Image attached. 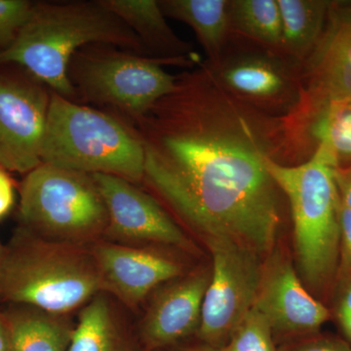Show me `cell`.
Returning <instances> with one entry per match:
<instances>
[{
    "label": "cell",
    "instance_id": "1",
    "mask_svg": "<svg viewBox=\"0 0 351 351\" xmlns=\"http://www.w3.org/2000/svg\"><path fill=\"white\" fill-rule=\"evenodd\" d=\"M133 125L145 151L142 184L168 213L203 240L263 258L274 250L285 197L265 159L280 162V117L237 100L202 61Z\"/></svg>",
    "mask_w": 351,
    "mask_h": 351
},
{
    "label": "cell",
    "instance_id": "2",
    "mask_svg": "<svg viewBox=\"0 0 351 351\" xmlns=\"http://www.w3.org/2000/svg\"><path fill=\"white\" fill-rule=\"evenodd\" d=\"M91 44L147 56L137 36L100 0L34 2L27 24L0 52V64L22 66L51 91L76 103L69 64L76 51Z\"/></svg>",
    "mask_w": 351,
    "mask_h": 351
},
{
    "label": "cell",
    "instance_id": "3",
    "mask_svg": "<svg viewBox=\"0 0 351 351\" xmlns=\"http://www.w3.org/2000/svg\"><path fill=\"white\" fill-rule=\"evenodd\" d=\"M265 167L288 202L298 274L307 290L322 299L334 291L339 265V195L334 165L316 149L307 160L295 165L267 157Z\"/></svg>",
    "mask_w": 351,
    "mask_h": 351
},
{
    "label": "cell",
    "instance_id": "4",
    "mask_svg": "<svg viewBox=\"0 0 351 351\" xmlns=\"http://www.w3.org/2000/svg\"><path fill=\"white\" fill-rule=\"evenodd\" d=\"M101 293L105 283L90 246L51 241L20 226L5 247L0 301L69 315Z\"/></svg>",
    "mask_w": 351,
    "mask_h": 351
},
{
    "label": "cell",
    "instance_id": "5",
    "mask_svg": "<svg viewBox=\"0 0 351 351\" xmlns=\"http://www.w3.org/2000/svg\"><path fill=\"white\" fill-rule=\"evenodd\" d=\"M41 162L142 184L145 151L133 124L51 91Z\"/></svg>",
    "mask_w": 351,
    "mask_h": 351
},
{
    "label": "cell",
    "instance_id": "6",
    "mask_svg": "<svg viewBox=\"0 0 351 351\" xmlns=\"http://www.w3.org/2000/svg\"><path fill=\"white\" fill-rule=\"evenodd\" d=\"M21 226L51 241L91 246L105 239L108 213L93 175L41 163L21 182Z\"/></svg>",
    "mask_w": 351,
    "mask_h": 351
},
{
    "label": "cell",
    "instance_id": "7",
    "mask_svg": "<svg viewBox=\"0 0 351 351\" xmlns=\"http://www.w3.org/2000/svg\"><path fill=\"white\" fill-rule=\"evenodd\" d=\"M164 64H170L115 46L91 44L71 57L68 77L76 103L95 106L133 124L174 89L177 75L167 73Z\"/></svg>",
    "mask_w": 351,
    "mask_h": 351
},
{
    "label": "cell",
    "instance_id": "8",
    "mask_svg": "<svg viewBox=\"0 0 351 351\" xmlns=\"http://www.w3.org/2000/svg\"><path fill=\"white\" fill-rule=\"evenodd\" d=\"M206 63L217 82L237 100L274 117L294 110L301 96V64L232 36L218 63Z\"/></svg>",
    "mask_w": 351,
    "mask_h": 351
},
{
    "label": "cell",
    "instance_id": "9",
    "mask_svg": "<svg viewBox=\"0 0 351 351\" xmlns=\"http://www.w3.org/2000/svg\"><path fill=\"white\" fill-rule=\"evenodd\" d=\"M204 242L211 252V276L196 335L202 345L221 350L255 306L265 258L228 240Z\"/></svg>",
    "mask_w": 351,
    "mask_h": 351
},
{
    "label": "cell",
    "instance_id": "10",
    "mask_svg": "<svg viewBox=\"0 0 351 351\" xmlns=\"http://www.w3.org/2000/svg\"><path fill=\"white\" fill-rule=\"evenodd\" d=\"M51 90L22 66L0 64V167L25 174L41 163Z\"/></svg>",
    "mask_w": 351,
    "mask_h": 351
},
{
    "label": "cell",
    "instance_id": "11",
    "mask_svg": "<svg viewBox=\"0 0 351 351\" xmlns=\"http://www.w3.org/2000/svg\"><path fill=\"white\" fill-rule=\"evenodd\" d=\"M93 177L108 209V241L130 246L166 245L184 251L195 249L184 230L151 193L114 176Z\"/></svg>",
    "mask_w": 351,
    "mask_h": 351
},
{
    "label": "cell",
    "instance_id": "12",
    "mask_svg": "<svg viewBox=\"0 0 351 351\" xmlns=\"http://www.w3.org/2000/svg\"><path fill=\"white\" fill-rule=\"evenodd\" d=\"M254 307L269 320L274 334L291 338L318 334L332 316L322 301L307 290L289 256L276 249L263 260Z\"/></svg>",
    "mask_w": 351,
    "mask_h": 351
},
{
    "label": "cell",
    "instance_id": "13",
    "mask_svg": "<svg viewBox=\"0 0 351 351\" xmlns=\"http://www.w3.org/2000/svg\"><path fill=\"white\" fill-rule=\"evenodd\" d=\"M331 100H351V1L330 3L322 36L302 64L301 96L293 110Z\"/></svg>",
    "mask_w": 351,
    "mask_h": 351
},
{
    "label": "cell",
    "instance_id": "14",
    "mask_svg": "<svg viewBox=\"0 0 351 351\" xmlns=\"http://www.w3.org/2000/svg\"><path fill=\"white\" fill-rule=\"evenodd\" d=\"M280 119L281 164L304 162L318 149L335 168L351 166V100L323 101Z\"/></svg>",
    "mask_w": 351,
    "mask_h": 351
},
{
    "label": "cell",
    "instance_id": "15",
    "mask_svg": "<svg viewBox=\"0 0 351 351\" xmlns=\"http://www.w3.org/2000/svg\"><path fill=\"white\" fill-rule=\"evenodd\" d=\"M106 293L136 306L156 289L184 276V265L165 252L101 240L90 246Z\"/></svg>",
    "mask_w": 351,
    "mask_h": 351
},
{
    "label": "cell",
    "instance_id": "16",
    "mask_svg": "<svg viewBox=\"0 0 351 351\" xmlns=\"http://www.w3.org/2000/svg\"><path fill=\"white\" fill-rule=\"evenodd\" d=\"M211 269L193 270L160 286L141 325V338L147 350L175 345L196 334Z\"/></svg>",
    "mask_w": 351,
    "mask_h": 351
},
{
    "label": "cell",
    "instance_id": "17",
    "mask_svg": "<svg viewBox=\"0 0 351 351\" xmlns=\"http://www.w3.org/2000/svg\"><path fill=\"white\" fill-rule=\"evenodd\" d=\"M140 39L147 56L193 69L202 63L193 46L171 29L158 0H100Z\"/></svg>",
    "mask_w": 351,
    "mask_h": 351
},
{
    "label": "cell",
    "instance_id": "18",
    "mask_svg": "<svg viewBox=\"0 0 351 351\" xmlns=\"http://www.w3.org/2000/svg\"><path fill=\"white\" fill-rule=\"evenodd\" d=\"M2 317L8 339L7 351H68L75 329L68 315L13 304L2 313Z\"/></svg>",
    "mask_w": 351,
    "mask_h": 351
},
{
    "label": "cell",
    "instance_id": "19",
    "mask_svg": "<svg viewBox=\"0 0 351 351\" xmlns=\"http://www.w3.org/2000/svg\"><path fill=\"white\" fill-rule=\"evenodd\" d=\"M166 17L188 25L202 46L207 61L218 63L230 31V0H158Z\"/></svg>",
    "mask_w": 351,
    "mask_h": 351
},
{
    "label": "cell",
    "instance_id": "20",
    "mask_svg": "<svg viewBox=\"0 0 351 351\" xmlns=\"http://www.w3.org/2000/svg\"><path fill=\"white\" fill-rule=\"evenodd\" d=\"M331 1L277 0L282 24L281 54L302 64L318 43Z\"/></svg>",
    "mask_w": 351,
    "mask_h": 351
},
{
    "label": "cell",
    "instance_id": "21",
    "mask_svg": "<svg viewBox=\"0 0 351 351\" xmlns=\"http://www.w3.org/2000/svg\"><path fill=\"white\" fill-rule=\"evenodd\" d=\"M68 351H131L106 293L82 307Z\"/></svg>",
    "mask_w": 351,
    "mask_h": 351
},
{
    "label": "cell",
    "instance_id": "22",
    "mask_svg": "<svg viewBox=\"0 0 351 351\" xmlns=\"http://www.w3.org/2000/svg\"><path fill=\"white\" fill-rule=\"evenodd\" d=\"M230 31L232 36L281 53L282 24L277 0H230Z\"/></svg>",
    "mask_w": 351,
    "mask_h": 351
},
{
    "label": "cell",
    "instance_id": "23",
    "mask_svg": "<svg viewBox=\"0 0 351 351\" xmlns=\"http://www.w3.org/2000/svg\"><path fill=\"white\" fill-rule=\"evenodd\" d=\"M219 351H278L269 320L253 307L233 332L228 343Z\"/></svg>",
    "mask_w": 351,
    "mask_h": 351
},
{
    "label": "cell",
    "instance_id": "24",
    "mask_svg": "<svg viewBox=\"0 0 351 351\" xmlns=\"http://www.w3.org/2000/svg\"><path fill=\"white\" fill-rule=\"evenodd\" d=\"M34 2L0 0V52L8 48L31 17Z\"/></svg>",
    "mask_w": 351,
    "mask_h": 351
},
{
    "label": "cell",
    "instance_id": "25",
    "mask_svg": "<svg viewBox=\"0 0 351 351\" xmlns=\"http://www.w3.org/2000/svg\"><path fill=\"white\" fill-rule=\"evenodd\" d=\"M332 292L335 318L351 346V274L338 277Z\"/></svg>",
    "mask_w": 351,
    "mask_h": 351
},
{
    "label": "cell",
    "instance_id": "26",
    "mask_svg": "<svg viewBox=\"0 0 351 351\" xmlns=\"http://www.w3.org/2000/svg\"><path fill=\"white\" fill-rule=\"evenodd\" d=\"M278 351H351V346L343 338L318 332L285 343Z\"/></svg>",
    "mask_w": 351,
    "mask_h": 351
},
{
    "label": "cell",
    "instance_id": "27",
    "mask_svg": "<svg viewBox=\"0 0 351 351\" xmlns=\"http://www.w3.org/2000/svg\"><path fill=\"white\" fill-rule=\"evenodd\" d=\"M339 265L338 277L351 274V211L343 206L339 199Z\"/></svg>",
    "mask_w": 351,
    "mask_h": 351
},
{
    "label": "cell",
    "instance_id": "28",
    "mask_svg": "<svg viewBox=\"0 0 351 351\" xmlns=\"http://www.w3.org/2000/svg\"><path fill=\"white\" fill-rule=\"evenodd\" d=\"M15 204V182L8 171L0 167V219L10 213Z\"/></svg>",
    "mask_w": 351,
    "mask_h": 351
},
{
    "label": "cell",
    "instance_id": "29",
    "mask_svg": "<svg viewBox=\"0 0 351 351\" xmlns=\"http://www.w3.org/2000/svg\"><path fill=\"white\" fill-rule=\"evenodd\" d=\"M334 179L339 201L351 211V166L334 168Z\"/></svg>",
    "mask_w": 351,
    "mask_h": 351
},
{
    "label": "cell",
    "instance_id": "30",
    "mask_svg": "<svg viewBox=\"0 0 351 351\" xmlns=\"http://www.w3.org/2000/svg\"><path fill=\"white\" fill-rule=\"evenodd\" d=\"M7 350H8V339H7L6 328L2 313L0 311V351Z\"/></svg>",
    "mask_w": 351,
    "mask_h": 351
},
{
    "label": "cell",
    "instance_id": "31",
    "mask_svg": "<svg viewBox=\"0 0 351 351\" xmlns=\"http://www.w3.org/2000/svg\"><path fill=\"white\" fill-rule=\"evenodd\" d=\"M172 351H219V350H215V348H209L207 346H195V348H178Z\"/></svg>",
    "mask_w": 351,
    "mask_h": 351
},
{
    "label": "cell",
    "instance_id": "32",
    "mask_svg": "<svg viewBox=\"0 0 351 351\" xmlns=\"http://www.w3.org/2000/svg\"><path fill=\"white\" fill-rule=\"evenodd\" d=\"M4 258H5V247L0 243V291H1L2 270H3Z\"/></svg>",
    "mask_w": 351,
    "mask_h": 351
}]
</instances>
